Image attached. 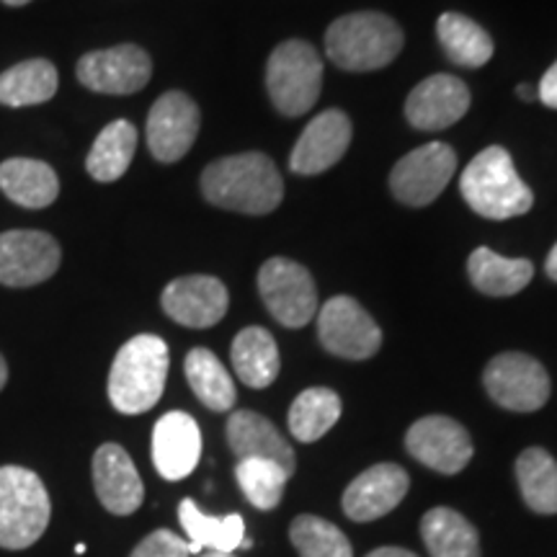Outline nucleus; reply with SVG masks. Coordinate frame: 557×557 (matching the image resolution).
I'll return each mask as SVG.
<instances>
[{
  "instance_id": "nucleus-1",
  "label": "nucleus",
  "mask_w": 557,
  "mask_h": 557,
  "mask_svg": "<svg viewBox=\"0 0 557 557\" xmlns=\"http://www.w3.org/2000/svg\"><path fill=\"white\" fill-rule=\"evenodd\" d=\"M201 194L209 205L240 214H269L282 205L284 181L263 152H240L209 163L201 173Z\"/></svg>"
},
{
  "instance_id": "nucleus-2",
  "label": "nucleus",
  "mask_w": 557,
  "mask_h": 557,
  "mask_svg": "<svg viewBox=\"0 0 557 557\" xmlns=\"http://www.w3.org/2000/svg\"><path fill=\"white\" fill-rule=\"evenodd\" d=\"M169 346L160 336L129 338L109 372V400L124 416H139L160 400L169 380Z\"/></svg>"
},
{
  "instance_id": "nucleus-3",
  "label": "nucleus",
  "mask_w": 557,
  "mask_h": 557,
  "mask_svg": "<svg viewBox=\"0 0 557 557\" xmlns=\"http://www.w3.org/2000/svg\"><path fill=\"white\" fill-rule=\"evenodd\" d=\"M459 191L472 212L485 220H511L527 214L534 205V194L513 169L506 148L491 145L470 160L459 176Z\"/></svg>"
},
{
  "instance_id": "nucleus-4",
  "label": "nucleus",
  "mask_w": 557,
  "mask_h": 557,
  "mask_svg": "<svg viewBox=\"0 0 557 557\" xmlns=\"http://www.w3.org/2000/svg\"><path fill=\"white\" fill-rule=\"evenodd\" d=\"M403 50V29L377 11L346 13L325 32V54L333 65L348 73L380 70Z\"/></svg>"
},
{
  "instance_id": "nucleus-5",
  "label": "nucleus",
  "mask_w": 557,
  "mask_h": 557,
  "mask_svg": "<svg viewBox=\"0 0 557 557\" xmlns=\"http://www.w3.org/2000/svg\"><path fill=\"white\" fill-rule=\"evenodd\" d=\"M50 496L37 472L0 468V547L26 549L50 527Z\"/></svg>"
},
{
  "instance_id": "nucleus-6",
  "label": "nucleus",
  "mask_w": 557,
  "mask_h": 557,
  "mask_svg": "<svg viewBox=\"0 0 557 557\" xmlns=\"http://www.w3.org/2000/svg\"><path fill=\"white\" fill-rule=\"evenodd\" d=\"M323 86V60L302 39L282 41L267 65V88L278 114L302 116L315 107Z\"/></svg>"
},
{
  "instance_id": "nucleus-7",
  "label": "nucleus",
  "mask_w": 557,
  "mask_h": 557,
  "mask_svg": "<svg viewBox=\"0 0 557 557\" xmlns=\"http://www.w3.org/2000/svg\"><path fill=\"white\" fill-rule=\"evenodd\" d=\"M259 295L284 329H305L318 312V287L302 263L269 259L259 271Z\"/></svg>"
},
{
  "instance_id": "nucleus-8",
  "label": "nucleus",
  "mask_w": 557,
  "mask_h": 557,
  "mask_svg": "<svg viewBox=\"0 0 557 557\" xmlns=\"http://www.w3.org/2000/svg\"><path fill=\"white\" fill-rule=\"evenodd\" d=\"M318 338L333 357L364 361L380 351L382 331L354 297H331L318 310Z\"/></svg>"
},
{
  "instance_id": "nucleus-9",
  "label": "nucleus",
  "mask_w": 557,
  "mask_h": 557,
  "mask_svg": "<svg viewBox=\"0 0 557 557\" xmlns=\"http://www.w3.org/2000/svg\"><path fill=\"white\" fill-rule=\"evenodd\" d=\"M483 385L500 408L517 413H534L549 400L547 369L529 354H498L485 367Z\"/></svg>"
},
{
  "instance_id": "nucleus-10",
  "label": "nucleus",
  "mask_w": 557,
  "mask_h": 557,
  "mask_svg": "<svg viewBox=\"0 0 557 557\" xmlns=\"http://www.w3.org/2000/svg\"><path fill=\"white\" fill-rule=\"evenodd\" d=\"M457 156L447 143H429L423 148L410 150L406 158L395 163L389 173V189L395 199L408 207H426L438 199L455 178Z\"/></svg>"
},
{
  "instance_id": "nucleus-11",
  "label": "nucleus",
  "mask_w": 557,
  "mask_h": 557,
  "mask_svg": "<svg viewBox=\"0 0 557 557\" xmlns=\"http://www.w3.org/2000/svg\"><path fill=\"white\" fill-rule=\"evenodd\" d=\"M78 81L94 94L129 96L150 83V54L137 45H120L96 50L78 60Z\"/></svg>"
},
{
  "instance_id": "nucleus-12",
  "label": "nucleus",
  "mask_w": 557,
  "mask_h": 557,
  "mask_svg": "<svg viewBox=\"0 0 557 557\" xmlns=\"http://www.w3.org/2000/svg\"><path fill=\"white\" fill-rule=\"evenodd\" d=\"M62 250L50 233L39 230H9L0 235V284L34 287L47 282L60 269Z\"/></svg>"
},
{
  "instance_id": "nucleus-13",
  "label": "nucleus",
  "mask_w": 557,
  "mask_h": 557,
  "mask_svg": "<svg viewBox=\"0 0 557 557\" xmlns=\"http://www.w3.org/2000/svg\"><path fill=\"white\" fill-rule=\"evenodd\" d=\"M406 449L429 470L455 475L472 459V438L455 418L426 416L408 429Z\"/></svg>"
},
{
  "instance_id": "nucleus-14",
  "label": "nucleus",
  "mask_w": 557,
  "mask_h": 557,
  "mask_svg": "<svg viewBox=\"0 0 557 557\" xmlns=\"http://www.w3.org/2000/svg\"><path fill=\"white\" fill-rule=\"evenodd\" d=\"M201 114L191 96L169 90L148 114V148L160 163H178L197 143Z\"/></svg>"
},
{
  "instance_id": "nucleus-15",
  "label": "nucleus",
  "mask_w": 557,
  "mask_h": 557,
  "mask_svg": "<svg viewBox=\"0 0 557 557\" xmlns=\"http://www.w3.org/2000/svg\"><path fill=\"white\" fill-rule=\"evenodd\" d=\"M165 315L186 329H212L225 318L230 295L227 287L214 276L173 278L160 297Z\"/></svg>"
},
{
  "instance_id": "nucleus-16",
  "label": "nucleus",
  "mask_w": 557,
  "mask_h": 557,
  "mask_svg": "<svg viewBox=\"0 0 557 557\" xmlns=\"http://www.w3.org/2000/svg\"><path fill=\"white\" fill-rule=\"evenodd\" d=\"M348 145H351V120L338 109L320 111L299 135L289 156V169L297 176H315L333 169L346 156Z\"/></svg>"
},
{
  "instance_id": "nucleus-17",
  "label": "nucleus",
  "mask_w": 557,
  "mask_h": 557,
  "mask_svg": "<svg viewBox=\"0 0 557 557\" xmlns=\"http://www.w3.org/2000/svg\"><path fill=\"white\" fill-rule=\"evenodd\" d=\"M470 109V88L457 75L438 73L410 90L406 116L416 129L438 132L457 124Z\"/></svg>"
},
{
  "instance_id": "nucleus-18",
  "label": "nucleus",
  "mask_w": 557,
  "mask_h": 557,
  "mask_svg": "<svg viewBox=\"0 0 557 557\" xmlns=\"http://www.w3.org/2000/svg\"><path fill=\"white\" fill-rule=\"evenodd\" d=\"M410 487L408 472L398 468V465H374L361 472L357 480H351V485L346 487L344 500V513L351 521H374L387 517L393 508L406 498Z\"/></svg>"
},
{
  "instance_id": "nucleus-19",
  "label": "nucleus",
  "mask_w": 557,
  "mask_h": 557,
  "mask_svg": "<svg viewBox=\"0 0 557 557\" xmlns=\"http://www.w3.org/2000/svg\"><path fill=\"white\" fill-rule=\"evenodd\" d=\"M96 496L109 513L129 517L145 500L143 478L120 444H101L94 455Z\"/></svg>"
},
{
  "instance_id": "nucleus-20",
  "label": "nucleus",
  "mask_w": 557,
  "mask_h": 557,
  "mask_svg": "<svg viewBox=\"0 0 557 557\" xmlns=\"http://www.w3.org/2000/svg\"><path fill=\"white\" fill-rule=\"evenodd\" d=\"M201 431L189 413L171 410L152 429V462L160 478L184 480L197 470Z\"/></svg>"
},
{
  "instance_id": "nucleus-21",
  "label": "nucleus",
  "mask_w": 557,
  "mask_h": 557,
  "mask_svg": "<svg viewBox=\"0 0 557 557\" xmlns=\"http://www.w3.org/2000/svg\"><path fill=\"white\" fill-rule=\"evenodd\" d=\"M227 444L238 459H271L295 475V449L274 423L256 410H235L227 418Z\"/></svg>"
},
{
  "instance_id": "nucleus-22",
  "label": "nucleus",
  "mask_w": 557,
  "mask_h": 557,
  "mask_svg": "<svg viewBox=\"0 0 557 557\" xmlns=\"http://www.w3.org/2000/svg\"><path fill=\"white\" fill-rule=\"evenodd\" d=\"M0 191L18 207L45 209L58 199L60 181L52 165L41 160L11 158L0 163Z\"/></svg>"
},
{
  "instance_id": "nucleus-23",
  "label": "nucleus",
  "mask_w": 557,
  "mask_h": 557,
  "mask_svg": "<svg viewBox=\"0 0 557 557\" xmlns=\"http://www.w3.org/2000/svg\"><path fill=\"white\" fill-rule=\"evenodd\" d=\"M178 521L184 532L189 534L191 555L201 549H214V553H235L246 540V521L240 513H227V517H207L191 498L178 504Z\"/></svg>"
},
{
  "instance_id": "nucleus-24",
  "label": "nucleus",
  "mask_w": 557,
  "mask_h": 557,
  "mask_svg": "<svg viewBox=\"0 0 557 557\" xmlns=\"http://www.w3.org/2000/svg\"><path fill=\"white\" fill-rule=\"evenodd\" d=\"M230 359H233V369L243 385L253 389L274 385V380L278 377V346L274 336L267 329H259V325L243 329L235 336Z\"/></svg>"
},
{
  "instance_id": "nucleus-25",
  "label": "nucleus",
  "mask_w": 557,
  "mask_h": 557,
  "mask_svg": "<svg viewBox=\"0 0 557 557\" xmlns=\"http://www.w3.org/2000/svg\"><path fill=\"white\" fill-rule=\"evenodd\" d=\"M470 282L475 289L491 297H511L529 287L534 276V267L529 259H506L491 248L472 250L470 261Z\"/></svg>"
},
{
  "instance_id": "nucleus-26",
  "label": "nucleus",
  "mask_w": 557,
  "mask_h": 557,
  "mask_svg": "<svg viewBox=\"0 0 557 557\" xmlns=\"http://www.w3.org/2000/svg\"><path fill=\"white\" fill-rule=\"evenodd\" d=\"M421 537L431 557H480L478 529L455 508H431L421 519Z\"/></svg>"
},
{
  "instance_id": "nucleus-27",
  "label": "nucleus",
  "mask_w": 557,
  "mask_h": 557,
  "mask_svg": "<svg viewBox=\"0 0 557 557\" xmlns=\"http://www.w3.org/2000/svg\"><path fill=\"white\" fill-rule=\"evenodd\" d=\"M137 150V129L127 120L111 122L96 137L94 148L86 158V171L99 184H114L129 171Z\"/></svg>"
},
{
  "instance_id": "nucleus-28",
  "label": "nucleus",
  "mask_w": 557,
  "mask_h": 557,
  "mask_svg": "<svg viewBox=\"0 0 557 557\" xmlns=\"http://www.w3.org/2000/svg\"><path fill=\"white\" fill-rule=\"evenodd\" d=\"M438 45L459 67H483L493 58V39L483 26L462 13H442L436 21Z\"/></svg>"
},
{
  "instance_id": "nucleus-29",
  "label": "nucleus",
  "mask_w": 557,
  "mask_h": 557,
  "mask_svg": "<svg viewBox=\"0 0 557 557\" xmlns=\"http://www.w3.org/2000/svg\"><path fill=\"white\" fill-rule=\"evenodd\" d=\"M58 94V67L50 60H26L0 73V103L11 109L37 107Z\"/></svg>"
},
{
  "instance_id": "nucleus-30",
  "label": "nucleus",
  "mask_w": 557,
  "mask_h": 557,
  "mask_svg": "<svg viewBox=\"0 0 557 557\" xmlns=\"http://www.w3.org/2000/svg\"><path fill=\"white\" fill-rule=\"evenodd\" d=\"M184 372L201 406L214 410V413H225L238 400L233 377L209 348H191L184 361Z\"/></svg>"
},
{
  "instance_id": "nucleus-31",
  "label": "nucleus",
  "mask_w": 557,
  "mask_h": 557,
  "mask_svg": "<svg viewBox=\"0 0 557 557\" xmlns=\"http://www.w3.org/2000/svg\"><path fill=\"white\" fill-rule=\"evenodd\" d=\"M341 418V398L336 389L329 387H310L299 393L292 403L287 423L292 436L302 444H312L323 438L329 431L336 426Z\"/></svg>"
},
{
  "instance_id": "nucleus-32",
  "label": "nucleus",
  "mask_w": 557,
  "mask_h": 557,
  "mask_svg": "<svg viewBox=\"0 0 557 557\" xmlns=\"http://www.w3.org/2000/svg\"><path fill=\"white\" fill-rule=\"evenodd\" d=\"M517 480L524 504L537 513H557V462L542 447H529L517 459Z\"/></svg>"
},
{
  "instance_id": "nucleus-33",
  "label": "nucleus",
  "mask_w": 557,
  "mask_h": 557,
  "mask_svg": "<svg viewBox=\"0 0 557 557\" xmlns=\"http://www.w3.org/2000/svg\"><path fill=\"white\" fill-rule=\"evenodd\" d=\"M289 478V472L271 459H238L235 465V480H238L243 496L259 511H271L282 504Z\"/></svg>"
},
{
  "instance_id": "nucleus-34",
  "label": "nucleus",
  "mask_w": 557,
  "mask_h": 557,
  "mask_svg": "<svg viewBox=\"0 0 557 557\" xmlns=\"http://www.w3.org/2000/svg\"><path fill=\"white\" fill-rule=\"evenodd\" d=\"M289 540L299 557H354L346 534L336 524L312 513H302L292 521Z\"/></svg>"
},
{
  "instance_id": "nucleus-35",
  "label": "nucleus",
  "mask_w": 557,
  "mask_h": 557,
  "mask_svg": "<svg viewBox=\"0 0 557 557\" xmlns=\"http://www.w3.org/2000/svg\"><path fill=\"white\" fill-rule=\"evenodd\" d=\"M191 545L173 534L171 529H156L139 545L132 549L129 557H189Z\"/></svg>"
},
{
  "instance_id": "nucleus-36",
  "label": "nucleus",
  "mask_w": 557,
  "mask_h": 557,
  "mask_svg": "<svg viewBox=\"0 0 557 557\" xmlns=\"http://www.w3.org/2000/svg\"><path fill=\"white\" fill-rule=\"evenodd\" d=\"M537 96H540V101L545 103V107L557 109V62L547 70L545 75H542Z\"/></svg>"
},
{
  "instance_id": "nucleus-37",
  "label": "nucleus",
  "mask_w": 557,
  "mask_h": 557,
  "mask_svg": "<svg viewBox=\"0 0 557 557\" xmlns=\"http://www.w3.org/2000/svg\"><path fill=\"white\" fill-rule=\"evenodd\" d=\"M367 557H418V555L410 553V549H403V547H380V549H374V553H369Z\"/></svg>"
},
{
  "instance_id": "nucleus-38",
  "label": "nucleus",
  "mask_w": 557,
  "mask_h": 557,
  "mask_svg": "<svg viewBox=\"0 0 557 557\" xmlns=\"http://www.w3.org/2000/svg\"><path fill=\"white\" fill-rule=\"evenodd\" d=\"M545 271H547V276L553 278V282H557V243H555V248L549 250V256L545 261Z\"/></svg>"
},
{
  "instance_id": "nucleus-39",
  "label": "nucleus",
  "mask_w": 557,
  "mask_h": 557,
  "mask_svg": "<svg viewBox=\"0 0 557 557\" xmlns=\"http://www.w3.org/2000/svg\"><path fill=\"white\" fill-rule=\"evenodd\" d=\"M5 382H9V367H5V359L0 357V389L5 387Z\"/></svg>"
},
{
  "instance_id": "nucleus-40",
  "label": "nucleus",
  "mask_w": 557,
  "mask_h": 557,
  "mask_svg": "<svg viewBox=\"0 0 557 557\" xmlns=\"http://www.w3.org/2000/svg\"><path fill=\"white\" fill-rule=\"evenodd\" d=\"M517 96H519V99H524V101H532L534 99V90L529 88V86H519L517 88Z\"/></svg>"
},
{
  "instance_id": "nucleus-41",
  "label": "nucleus",
  "mask_w": 557,
  "mask_h": 557,
  "mask_svg": "<svg viewBox=\"0 0 557 557\" xmlns=\"http://www.w3.org/2000/svg\"><path fill=\"white\" fill-rule=\"evenodd\" d=\"M199 557H238L235 553H214V549H209L207 555H199Z\"/></svg>"
},
{
  "instance_id": "nucleus-42",
  "label": "nucleus",
  "mask_w": 557,
  "mask_h": 557,
  "mask_svg": "<svg viewBox=\"0 0 557 557\" xmlns=\"http://www.w3.org/2000/svg\"><path fill=\"white\" fill-rule=\"evenodd\" d=\"M5 5H13V9H16V5H26V3H32V0H3Z\"/></svg>"
}]
</instances>
